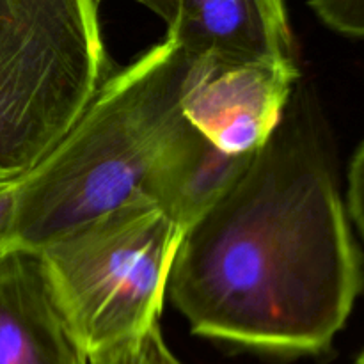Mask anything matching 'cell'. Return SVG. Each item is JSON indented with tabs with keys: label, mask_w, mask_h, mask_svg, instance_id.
Instances as JSON below:
<instances>
[{
	"label": "cell",
	"mask_w": 364,
	"mask_h": 364,
	"mask_svg": "<svg viewBox=\"0 0 364 364\" xmlns=\"http://www.w3.org/2000/svg\"><path fill=\"white\" fill-rule=\"evenodd\" d=\"M89 364H180L160 336V329L119 341L89 354Z\"/></svg>",
	"instance_id": "9"
},
{
	"label": "cell",
	"mask_w": 364,
	"mask_h": 364,
	"mask_svg": "<svg viewBox=\"0 0 364 364\" xmlns=\"http://www.w3.org/2000/svg\"><path fill=\"white\" fill-rule=\"evenodd\" d=\"M18 180L0 181V258L13 249V219Z\"/></svg>",
	"instance_id": "12"
},
{
	"label": "cell",
	"mask_w": 364,
	"mask_h": 364,
	"mask_svg": "<svg viewBox=\"0 0 364 364\" xmlns=\"http://www.w3.org/2000/svg\"><path fill=\"white\" fill-rule=\"evenodd\" d=\"M198 59L169 36L109 73L68 134L18 180L13 247L39 251L146 188L192 128L183 100Z\"/></svg>",
	"instance_id": "2"
},
{
	"label": "cell",
	"mask_w": 364,
	"mask_h": 364,
	"mask_svg": "<svg viewBox=\"0 0 364 364\" xmlns=\"http://www.w3.org/2000/svg\"><path fill=\"white\" fill-rule=\"evenodd\" d=\"M347 212L364 240V141L354 153L348 169Z\"/></svg>",
	"instance_id": "11"
},
{
	"label": "cell",
	"mask_w": 364,
	"mask_h": 364,
	"mask_svg": "<svg viewBox=\"0 0 364 364\" xmlns=\"http://www.w3.org/2000/svg\"><path fill=\"white\" fill-rule=\"evenodd\" d=\"M183 230L139 196L39 249L87 354L159 327Z\"/></svg>",
	"instance_id": "4"
},
{
	"label": "cell",
	"mask_w": 364,
	"mask_h": 364,
	"mask_svg": "<svg viewBox=\"0 0 364 364\" xmlns=\"http://www.w3.org/2000/svg\"><path fill=\"white\" fill-rule=\"evenodd\" d=\"M363 291L329 134L295 87L272 137L183 233L167 295L198 336L301 355L333 345Z\"/></svg>",
	"instance_id": "1"
},
{
	"label": "cell",
	"mask_w": 364,
	"mask_h": 364,
	"mask_svg": "<svg viewBox=\"0 0 364 364\" xmlns=\"http://www.w3.org/2000/svg\"><path fill=\"white\" fill-rule=\"evenodd\" d=\"M96 2L102 4V0H96ZM135 2L144 6L151 13H155L167 27L174 21L178 13V6H180V0H135Z\"/></svg>",
	"instance_id": "13"
},
{
	"label": "cell",
	"mask_w": 364,
	"mask_h": 364,
	"mask_svg": "<svg viewBox=\"0 0 364 364\" xmlns=\"http://www.w3.org/2000/svg\"><path fill=\"white\" fill-rule=\"evenodd\" d=\"M96 0H0V181L23 178L109 77Z\"/></svg>",
	"instance_id": "3"
},
{
	"label": "cell",
	"mask_w": 364,
	"mask_h": 364,
	"mask_svg": "<svg viewBox=\"0 0 364 364\" xmlns=\"http://www.w3.org/2000/svg\"><path fill=\"white\" fill-rule=\"evenodd\" d=\"M249 159L251 155L223 151L192 127L151 178L146 198L185 233L226 194Z\"/></svg>",
	"instance_id": "8"
},
{
	"label": "cell",
	"mask_w": 364,
	"mask_h": 364,
	"mask_svg": "<svg viewBox=\"0 0 364 364\" xmlns=\"http://www.w3.org/2000/svg\"><path fill=\"white\" fill-rule=\"evenodd\" d=\"M297 85L295 59H198L183 100V114L203 137L223 151L252 155L277 130Z\"/></svg>",
	"instance_id": "5"
},
{
	"label": "cell",
	"mask_w": 364,
	"mask_h": 364,
	"mask_svg": "<svg viewBox=\"0 0 364 364\" xmlns=\"http://www.w3.org/2000/svg\"><path fill=\"white\" fill-rule=\"evenodd\" d=\"M308 6L333 31L364 39V0H308Z\"/></svg>",
	"instance_id": "10"
},
{
	"label": "cell",
	"mask_w": 364,
	"mask_h": 364,
	"mask_svg": "<svg viewBox=\"0 0 364 364\" xmlns=\"http://www.w3.org/2000/svg\"><path fill=\"white\" fill-rule=\"evenodd\" d=\"M352 364H364V350L358 355V358H355V361L352 363Z\"/></svg>",
	"instance_id": "14"
},
{
	"label": "cell",
	"mask_w": 364,
	"mask_h": 364,
	"mask_svg": "<svg viewBox=\"0 0 364 364\" xmlns=\"http://www.w3.org/2000/svg\"><path fill=\"white\" fill-rule=\"evenodd\" d=\"M0 364H89L38 251L0 258Z\"/></svg>",
	"instance_id": "6"
},
{
	"label": "cell",
	"mask_w": 364,
	"mask_h": 364,
	"mask_svg": "<svg viewBox=\"0 0 364 364\" xmlns=\"http://www.w3.org/2000/svg\"><path fill=\"white\" fill-rule=\"evenodd\" d=\"M167 36L196 59H295L284 0H180Z\"/></svg>",
	"instance_id": "7"
}]
</instances>
